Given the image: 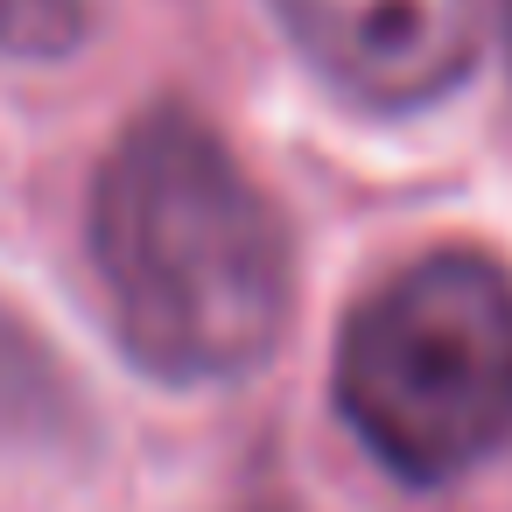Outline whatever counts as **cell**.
<instances>
[{
	"instance_id": "obj_1",
	"label": "cell",
	"mask_w": 512,
	"mask_h": 512,
	"mask_svg": "<svg viewBox=\"0 0 512 512\" xmlns=\"http://www.w3.org/2000/svg\"><path fill=\"white\" fill-rule=\"evenodd\" d=\"M92 267L127 358L169 386L260 372L295 302L274 197L183 106L141 113L99 162Z\"/></svg>"
},
{
	"instance_id": "obj_5",
	"label": "cell",
	"mask_w": 512,
	"mask_h": 512,
	"mask_svg": "<svg viewBox=\"0 0 512 512\" xmlns=\"http://www.w3.org/2000/svg\"><path fill=\"white\" fill-rule=\"evenodd\" d=\"M505 22H512V0H505Z\"/></svg>"
},
{
	"instance_id": "obj_4",
	"label": "cell",
	"mask_w": 512,
	"mask_h": 512,
	"mask_svg": "<svg viewBox=\"0 0 512 512\" xmlns=\"http://www.w3.org/2000/svg\"><path fill=\"white\" fill-rule=\"evenodd\" d=\"M92 29V0H0V57H71Z\"/></svg>"
},
{
	"instance_id": "obj_2",
	"label": "cell",
	"mask_w": 512,
	"mask_h": 512,
	"mask_svg": "<svg viewBox=\"0 0 512 512\" xmlns=\"http://www.w3.org/2000/svg\"><path fill=\"white\" fill-rule=\"evenodd\" d=\"M330 386L400 484L491 463L512 449V274L484 253H421L344 316Z\"/></svg>"
},
{
	"instance_id": "obj_3",
	"label": "cell",
	"mask_w": 512,
	"mask_h": 512,
	"mask_svg": "<svg viewBox=\"0 0 512 512\" xmlns=\"http://www.w3.org/2000/svg\"><path fill=\"white\" fill-rule=\"evenodd\" d=\"M302 64L365 113H421L484 50L491 0H274Z\"/></svg>"
}]
</instances>
